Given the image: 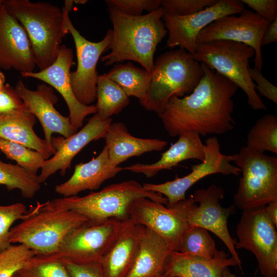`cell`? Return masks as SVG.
Returning a JSON list of instances; mask_svg holds the SVG:
<instances>
[{
  "label": "cell",
  "mask_w": 277,
  "mask_h": 277,
  "mask_svg": "<svg viewBox=\"0 0 277 277\" xmlns=\"http://www.w3.org/2000/svg\"><path fill=\"white\" fill-rule=\"evenodd\" d=\"M201 64L204 74L194 90L183 97H172L158 114L170 136L187 131L203 136L222 134L234 127L232 96L238 87Z\"/></svg>",
  "instance_id": "obj_1"
},
{
  "label": "cell",
  "mask_w": 277,
  "mask_h": 277,
  "mask_svg": "<svg viewBox=\"0 0 277 277\" xmlns=\"http://www.w3.org/2000/svg\"><path fill=\"white\" fill-rule=\"evenodd\" d=\"M108 11L113 26L108 48L111 52L101 57V61L107 66L133 61L151 73L157 46L167 33L162 19L163 8L139 16L125 14L111 6H108Z\"/></svg>",
  "instance_id": "obj_2"
},
{
  "label": "cell",
  "mask_w": 277,
  "mask_h": 277,
  "mask_svg": "<svg viewBox=\"0 0 277 277\" xmlns=\"http://www.w3.org/2000/svg\"><path fill=\"white\" fill-rule=\"evenodd\" d=\"M167 204L162 195L145 190L134 180H128L108 185L101 190L83 196H70L37 202L38 210L62 209L71 210L86 217L89 223H99L110 219L125 220L128 219L130 204L140 198Z\"/></svg>",
  "instance_id": "obj_3"
},
{
  "label": "cell",
  "mask_w": 277,
  "mask_h": 277,
  "mask_svg": "<svg viewBox=\"0 0 277 277\" xmlns=\"http://www.w3.org/2000/svg\"><path fill=\"white\" fill-rule=\"evenodd\" d=\"M3 3L24 28L39 70L52 64L66 35L62 9L44 2L7 0Z\"/></svg>",
  "instance_id": "obj_4"
},
{
  "label": "cell",
  "mask_w": 277,
  "mask_h": 277,
  "mask_svg": "<svg viewBox=\"0 0 277 277\" xmlns=\"http://www.w3.org/2000/svg\"><path fill=\"white\" fill-rule=\"evenodd\" d=\"M204 74L202 64L185 50L167 51L154 61L150 87L140 104L147 110L158 114L172 97H183L190 94Z\"/></svg>",
  "instance_id": "obj_5"
},
{
  "label": "cell",
  "mask_w": 277,
  "mask_h": 277,
  "mask_svg": "<svg viewBox=\"0 0 277 277\" xmlns=\"http://www.w3.org/2000/svg\"><path fill=\"white\" fill-rule=\"evenodd\" d=\"M88 222L86 217L71 210H38L34 206L10 229L9 242L23 244L36 255L54 254L72 231Z\"/></svg>",
  "instance_id": "obj_6"
},
{
  "label": "cell",
  "mask_w": 277,
  "mask_h": 277,
  "mask_svg": "<svg viewBox=\"0 0 277 277\" xmlns=\"http://www.w3.org/2000/svg\"><path fill=\"white\" fill-rule=\"evenodd\" d=\"M252 48L243 43L215 40L197 45L193 57L219 73L245 92L248 103L255 110L267 107L256 92L249 72V59L254 56Z\"/></svg>",
  "instance_id": "obj_7"
},
{
  "label": "cell",
  "mask_w": 277,
  "mask_h": 277,
  "mask_svg": "<svg viewBox=\"0 0 277 277\" xmlns=\"http://www.w3.org/2000/svg\"><path fill=\"white\" fill-rule=\"evenodd\" d=\"M234 156L242 174L233 196L235 207L244 210L277 201V158L246 146Z\"/></svg>",
  "instance_id": "obj_8"
},
{
  "label": "cell",
  "mask_w": 277,
  "mask_h": 277,
  "mask_svg": "<svg viewBox=\"0 0 277 277\" xmlns=\"http://www.w3.org/2000/svg\"><path fill=\"white\" fill-rule=\"evenodd\" d=\"M73 1H65L62 8L64 30L73 37L76 49L77 68L71 72L70 80L73 92L82 104L90 105L96 100L98 74L96 65L101 55L108 50L112 37V30L107 31L102 40L93 42L83 36L72 24L69 13L73 8Z\"/></svg>",
  "instance_id": "obj_9"
},
{
  "label": "cell",
  "mask_w": 277,
  "mask_h": 277,
  "mask_svg": "<svg viewBox=\"0 0 277 277\" xmlns=\"http://www.w3.org/2000/svg\"><path fill=\"white\" fill-rule=\"evenodd\" d=\"M265 206L242 210L236 228L235 249L243 248L255 256L264 277H277V232L268 217Z\"/></svg>",
  "instance_id": "obj_10"
},
{
  "label": "cell",
  "mask_w": 277,
  "mask_h": 277,
  "mask_svg": "<svg viewBox=\"0 0 277 277\" xmlns=\"http://www.w3.org/2000/svg\"><path fill=\"white\" fill-rule=\"evenodd\" d=\"M224 194V189L215 184L197 189L192 196L187 199L184 214L189 226L202 227L219 238L242 270L235 249L236 241L230 235L227 226L228 219L235 212L236 207L234 204L226 208L221 206L220 202Z\"/></svg>",
  "instance_id": "obj_11"
},
{
  "label": "cell",
  "mask_w": 277,
  "mask_h": 277,
  "mask_svg": "<svg viewBox=\"0 0 277 277\" xmlns=\"http://www.w3.org/2000/svg\"><path fill=\"white\" fill-rule=\"evenodd\" d=\"M123 221L110 219L99 223L88 222L72 231L58 251L51 254L78 264L100 262L119 233Z\"/></svg>",
  "instance_id": "obj_12"
},
{
  "label": "cell",
  "mask_w": 277,
  "mask_h": 277,
  "mask_svg": "<svg viewBox=\"0 0 277 277\" xmlns=\"http://www.w3.org/2000/svg\"><path fill=\"white\" fill-rule=\"evenodd\" d=\"M205 146V158L200 164L191 167V171L182 177L162 184L144 183L142 186L146 190L158 193L167 200V207L171 208L179 202L186 199V192L195 183L208 175L221 173L223 175H239L241 170L231 162L234 154L226 155L221 152L217 137L206 139Z\"/></svg>",
  "instance_id": "obj_13"
},
{
  "label": "cell",
  "mask_w": 277,
  "mask_h": 277,
  "mask_svg": "<svg viewBox=\"0 0 277 277\" xmlns=\"http://www.w3.org/2000/svg\"><path fill=\"white\" fill-rule=\"evenodd\" d=\"M239 14L224 16L211 23L200 32L196 43L215 40L243 43L254 50V67L261 71L263 66L261 40L270 23L250 10L244 9Z\"/></svg>",
  "instance_id": "obj_14"
},
{
  "label": "cell",
  "mask_w": 277,
  "mask_h": 277,
  "mask_svg": "<svg viewBox=\"0 0 277 277\" xmlns=\"http://www.w3.org/2000/svg\"><path fill=\"white\" fill-rule=\"evenodd\" d=\"M244 4L238 0H217L213 5L187 16H176L165 13L162 21L167 30L166 46L172 49L179 46L193 54L197 49L196 38L206 27L221 17L241 13Z\"/></svg>",
  "instance_id": "obj_15"
},
{
  "label": "cell",
  "mask_w": 277,
  "mask_h": 277,
  "mask_svg": "<svg viewBox=\"0 0 277 277\" xmlns=\"http://www.w3.org/2000/svg\"><path fill=\"white\" fill-rule=\"evenodd\" d=\"M128 219L163 238L178 251L180 239L189 227L184 214V200L171 208L148 198L133 201L128 210Z\"/></svg>",
  "instance_id": "obj_16"
},
{
  "label": "cell",
  "mask_w": 277,
  "mask_h": 277,
  "mask_svg": "<svg viewBox=\"0 0 277 277\" xmlns=\"http://www.w3.org/2000/svg\"><path fill=\"white\" fill-rule=\"evenodd\" d=\"M15 89L25 108L39 121L45 141L49 146L53 147L51 140L54 133L68 137L77 132V130L72 126L69 117L63 116L54 107L58 97L52 87L44 83L38 85L36 89L32 90L19 80Z\"/></svg>",
  "instance_id": "obj_17"
},
{
  "label": "cell",
  "mask_w": 277,
  "mask_h": 277,
  "mask_svg": "<svg viewBox=\"0 0 277 277\" xmlns=\"http://www.w3.org/2000/svg\"><path fill=\"white\" fill-rule=\"evenodd\" d=\"M72 50L62 44L55 61L47 68L38 72L22 73L23 77L36 78L56 90L64 99L69 111L72 126L76 129L81 127L85 118L95 114V105H84L75 97L71 87L70 68L74 65Z\"/></svg>",
  "instance_id": "obj_18"
},
{
  "label": "cell",
  "mask_w": 277,
  "mask_h": 277,
  "mask_svg": "<svg viewBox=\"0 0 277 277\" xmlns=\"http://www.w3.org/2000/svg\"><path fill=\"white\" fill-rule=\"evenodd\" d=\"M111 123V118L102 120L94 114L79 131L70 136H52L51 143L55 153L44 162L38 175L40 183L45 182L58 170L64 175L66 170L70 168L74 156L91 142L103 138Z\"/></svg>",
  "instance_id": "obj_19"
},
{
  "label": "cell",
  "mask_w": 277,
  "mask_h": 277,
  "mask_svg": "<svg viewBox=\"0 0 277 277\" xmlns=\"http://www.w3.org/2000/svg\"><path fill=\"white\" fill-rule=\"evenodd\" d=\"M36 64L30 42L19 22L0 5V68L32 72Z\"/></svg>",
  "instance_id": "obj_20"
},
{
  "label": "cell",
  "mask_w": 277,
  "mask_h": 277,
  "mask_svg": "<svg viewBox=\"0 0 277 277\" xmlns=\"http://www.w3.org/2000/svg\"><path fill=\"white\" fill-rule=\"evenodd\" d=\"M123 170L109 159L106 145L96 157L87 163L75 165L72 176L66 182L57 185L55 191L63 197L77 195L86 190H96L106 181Z\"/></svg>",
  "instance_id": "obj_21"
},
{
  "label": "cell",
  "mask_w": 277,
  "mask_h": 277,
  "mask_svg": "<svg viewBox=\"0 0 277 277\" xmlns=\"http://www.w3.org/2000/svg\"><path fill=\"white\" fill-rule=\"evenodd\" d=\"M142 228L129 219L123 221L117 237L100 262L104 277H126L136 255Z\"/></svg>",
  "instance_id": "obj_22"
},
{
  "label": "cell",
  "mask_w": 277,
  "mask_h": 277,
  "mask_svg": "<svg viewBox=\"0 0 277 277\" xmlns=\"http://www.w3.org/2000/svg\"><path fill=\"white\" fill-rule=\"evenodd\" d=\"M173 246L152 230L142 226L138 249L126 277H159L165 272Z\"/></svg>",
  "instance_id": "obj_23"
},
{
  "label": "cell",
  "mask_w": 277,
  "mask_h": 277,
  "mask_svg": "<svg viewBox=\"0 0 277 277\" xmlns=\"http://www.w3.org/2000/svg\"><path fill=\"white\" fill-rule=\"evenodd\" d=\"M204 149V144L197 133L185 132L180 134L177 141L161 154L157 162L150 164L136 163L124 167L123 170L142 173L151 177L162 170L171 169L183 161L196 159L203 162L205 158Z\"/></svg>",
  "instance_id": "obj_24"
},
{
  "label": "cell",
  "mask_w": 277,
  "mask_h": 277,
  "mask_svg": "<svg viewBox=\"0 0 277 277\" xmlns=\"http://www.w3.org/2000/svg\"><path fill=\"white\" fill-rule=\"evenodd\" d=\"M238 266L234 259L228 258L223 250L216 249L210 259L172 250L167 258L164 273L177 277H221L225 268Z\"/></svg>",
  "instance_id": "obj_25"
},
{
  "label": "cell",
  "mask_w": 277,
  "mask_h": 277,
  "mask_svg": "<svg viewBox=\"0 0 277 277\" xmlns=\"http://www.w3.org/2000/svg\"><path fill=\"white\" fill-rule=\"evenodd\" d=\"M110 160L114 165L132 156L151 151L162 150L167 142L158 138H143L132 135L122 122L111 123L104 138Z\"/></svg>",
  "instance_id": "obj_26"
},
{
  "label": "cell",
  "mask_w": 277,
  "mask_h": 277,
  "mask_svg": "<svg viewBox=\"0 0 277 277\" xmlns=\"http://www.w3.org/2000/svg\"><path fill=\"white\" fill-rule=\"evenodd\" d=\"M36 117L25 108L0 116V137L41 152L49 158L55 153L53 147L38 137L33 130Z\"/></svg>",
  "instance_id": "obj_27"
},
{
  "label": "cell",
  "mask_w": 277,
  "mask_h": 277,
  "mask_svg": "<svg viewBox=\"0 0 277 277\" xmlns=\"http://www.w3.org/2000/svg\"><path fill=\"white\" fill-rule=\"evenodd\" d=\"M128 96H134L142 102L146 97L151 83V73L130 62L115 64L106 73Z\"/></svg>",
  "instance_id": "obj_28"
},
{
  "label": "cell",
  "mask_w": 277,
  "mask_h": 277,
  "mask_svg": "<svg viewBox=\"0 0 277 277\" xmlns=\"http://www.w3.org/2000/svg\"><path fill=\"white\" fill-rule=\"evenodd\" d=\"M96 99L95 114L102 120L109 119L112 115L118 114L130 102L123 89L106 73L98 76Z\"/></svg>",
  "instance_id": "obj_29"
},
{
  "label": "cell",
  "mask_w": 277,
  "mask_h": 277,
  "mask_svg": "<svg viewBox=\"0 0 277 277\" xmlns=\"http://www.w3.org/2000/svg\"><path fill=\"white\" fill-rule=\"evenodd\" d=\"M41 184L37 174L0 160V185L5 186L8 191L19 189L23 197L30 199L40 189Z\"/></svg>",
  "instance_id": "obj_30"
},
{
  "label": "cell",
  "mask_w": 277,
  "mask_h": 277,
  "mask_svg": "<svg viewBox=\"0 0 277 277\" xmlns=\"http://www.w3.org/2000/svg\"><path fill=\"white\" fill-rule=\"evenodd\" d=\"M252 150L277 154V117L273 114L259 118L247 134L246 146Z\"/></svg>",
  "instance_id": "obj_31"
},
{
  "label": "cell",
  "mask_w": 277,
  "mask_h": 277,
  "mask_svg": "<svg viewBox=\"0 0 277 277\" xmlns=\"http://www.w3.org/2000/svg\"><path fill=\"white\" fill-rule=\"evenodd\" d=\"M216 250L214 241L207 230L199 226H189L180 239L177 251L210 259Z\"/></svg>",
  "instance_id": "obj_32"
},
{
  "label": "cell",
  "mask_w": 277,
  "mask_h": 277,
  "mask_svg": "<svg viewBox=\"0 0 277 277\" xmlns=\"http://www.w3.org/2000/svg\"><path fill=\"white\" fill-rule=\"evenodd\" d=\"M0 151L7 159L15 161L17 165L34 174L42 168L45 160L48 159L41 152L1 137Z\"/></svg>",
  "instance_id": "obj_33"
},
{
  "label": "cell",
  "mask_w": 277,
  "mask_h": 277,
  "mask_svg": "<svg viewBox=\"0 0 277 277\" xmlns=\"http://www.w3.org/2000/svg\"><path fill=\"white\" fill-rule=\"evenodd\" d=\"M17 273L21 277H70L63 260L52 254L35 255Z\"/></svg>",
  "instance_id": "obj_34"
},
{
  "label": "cell",
  "mask_w": 277,
  "mask_h": 277,
  "mask_svg": "<svg viewBox=\"0 0 277 277\" xmlns=\"http://www.w3.org/2000/svg\"><path fill=\"white\" fill-rule=\"evenodd\" d=\"M35 255L23 244H11L0 252V277H12Z\"/></svg>",
  "instance_id": "obj_35"
},
{
  "label": "cell",
  "mask_w": 277,
  "mask_h": 277,
  "mask_svg": "<svg viewBox=\"0 0 277 277\" xmlns=\"http://www.w3.org/2000/svg\"><path fill=\"white\" fill-rule=\"evenodd\" d=\"M27 211L22 203L0 205V252L11 245L9 235L11 226L16 221L23 220Z\"/></svg>",
  "instance_id": "obj_36"
},
{
  "label": "cell",
  "mask_w": 277,
  "mask_h": 277,
  "mask_svg": "<svg viewBox=\"0 0 277 277\" xmlns=\"http://www.w3.org/2000/svg\"><path fill=\"white\" fill-rule=\"evenodd\" d=\"M217 0H161L165 13L187 16L200 12L214 5Z\"/></svg>",
  "instance_id": "obj_37"
},
{
  "label": "cell",
  "mask_w": 277,
  "mask_h": 277,
  "mask_svg": "<svg viewBox=\"0 0 277 277\" xmlns=\"http://www.w3.org/2000/svg\"><path fill=\"white\" fill-rule=\"evenodd\" d=\"M105 2L108 6L113 7L132 16L141 15L144 11L149 13L162 7L161 0H107Z\"/></svg>",
  "instance_id": "obj_38"
},
{
  "label": "cell",
  "mask_w": 277,
  "mask_h": 277,
  "mask_svg": "<svg viewBox=\"0 0 277 277\" xmlns=\"http://www.w3.org/2000/svg\"><path fill=\"white\" fill-rule=\"evenodd\" d=\"M23 101L15 88L5 84L0 89V116L8 114L25 108Z\"/></svg>",
  "instance_id": "obj_39"
},
{
  "label": "cell",
  "mask_w": 277,
  "mask_h": 277,
  "mask_svg": "<svg viewBox=\"0 0 277 277\" xmlns=\"http://www.w3.org/2000/svg\"><path fill=\"white\" fill-rule=\"evenodd\" d=\"M250 76L254 83L255 89L258 93L268 98L275 104H277V88L271 83L263 75L261 71L255 67L249 68Z\"/></svg>",
  "instance_id": "obj_40"
},
{
  "label": "cell",
  "mask_w": 277,
  "mask_h": 277,
  "mask_svg": "<svg viewBox=\"0 0 277 277\" xmlns=\"http://www.w3.org/2000/svg\"><path fill=\"white\" fill-rule=\"evenodd\" d=\"M241 1L269 23L277 17V1L276 0H241Z\"/></svg>",
  "instance_id": "obj_41"
},
{
  "label": "cell",
  "mask_w": 277,
  "mask_h": 277,
  "mask_svg": "<svg viewBox=\"0 0 277 277\" xmlns=\"http://www.w3.org/2000/svg\"><path fill=\"white\" fill-rule=\"evenodd\" d=\"M62 260L70 277H104L100 262L78 264Z\"/></svg>",
  "instance_id": "obj_42"
},
{
  "label": "cell",
  "mask_w": 277,
  "mask_h": 277,
  "mask_svg": "<svg viewBox=\"0 0 277 277\" xmlns=\"http://www.w3.org/2000/svg\"><path fill=\"white\" fill-rule=\"evenodd\" d=\"M277 42V17L267 27L261 40V45L264 46Z\"/></svg>",
  "instance_id": "obj_43"
},
{
  "label": "cell",
  "mask_w": 277,
  "mask_h": 277,
  "mask_svg": "<svg viewBox=\"0 0 277 277\" xmlns=\"http://www.w3.org/2000/svg\"><path fill=\"white\" fill-rule=\"evenodd\" d=\"M266 214L274 226L277 227V201L267 204L265 207Z\"/></svg>",
  "instance_id": "obj_44"
},
{
  "label": "cell",
  "mask_w": 277,
  "mask_h": 277,
  "mask_svg": "<svg viewBox=\"0 0 277 277\" xmlns=\"http://www.w3.org/2000/svg\"><path fill=\"white\" fill-rule=\"evenodd\" d=\"M221 277H236V275L232 273L229 269L228 267L225 268L222 272Z\"/></svg>",
  "instance_id": "obj_45"
},
{
  "label": "cell",
  "mask_w": 277,
  "mask_h": 277,
  "mask_svg": "<svg viewBox=\"0 0 277 277\" xmlns=\"http://www.w3.org/2000/svg\"><path fill=\"white\" fill-rule=\"evenodd\" d=\"M6 78L4 74L0 69V89L5 85Z\"/></svg>",
  "instance_id": "obj_46"
},
{
  "label": "cell",
  "mask_w": 277,
  "mask_h": 277,
  "mask_svg": "<svg viewBox=\"0 0 277 277\" xmlns=\"http://www.w3.org/2000/svg\"><path fill=\"white\" fill-rule=\"evenodd\" d=\"M88 2V1L86 0H76L73 1V3L77 4H85Z\"/></svg>",
  "instance_id": "obj_47"
},
{
  "label": "cell",
  "mask_w": 277,
  "mask_h": 277,
  "mask_svg": "<svg viewBox=\"0 0 277 277\" xmlns=\"http://www.w3.org/2000/svg\"><path fill=\"white\" fill-rule=\"evenodd\" d=\"M159 277H177V276H174L170 274L164 273V274H163L162 275H160Z\"/></svg>",
  "instance_id": "obj_48"
},
{
  "label": "cell",
  "mask_w": 277,
  "mask_h": 277,
  "mask_svg": "<svg viewBox=\"0 0 277 277\" xmlns=\"http://www.w3.org/2000/svg\"><path fill=\"white\" fill-rule=\"evenodd\" d=\"M12 277H21L17 273L14 275Z\"/></svg>",
  "instance_id": "obj_49"
},
{
  "label": "cell",
  "mask_w": 277,
  "mask_h": 277,
  "mask_svg": "<svg viewBox=\"0 0 277 277\" xmlns=\"http://www.w3.org/2000/svg\"><path fill=\"white\" fill-rule=\"evenodd\" d=\"M3 0H0V5L3 3Z\"/></svg>",
  "instance_id": "obj_50"
}]
</instances>
